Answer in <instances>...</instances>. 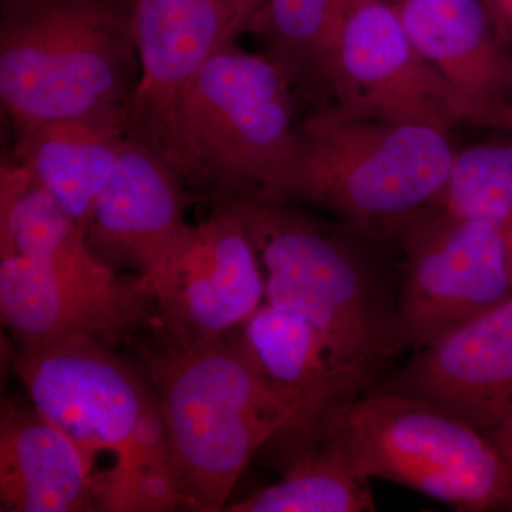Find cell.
<instances>
[{
	"label": "cell",
	"mask_w": 512,
	"mask_h": 512,
	"mask_svg": "<svg viewBox=\"0 0 512 512\" xmlns=\"http://www.w3.org/2000/svg\"><path fill=\"white\" fill-rule=\"evenodd\" d=\"M392 237L403 261L399 316L404 352L419 350L512 298V258L498 229L434 205Z\"/></svg>",
	"instance_id": "cell-8"
},
{
	"label": "cell",
	"mask_w": 512,
	"mask_h": 512,
	"mask_svg": "<svg viewBox=\"0 0 512 512\" xmlns=\"http://www.w3.org/2000/svg\"><path fill=\"white\" fill-rule=\"evenodd\" d=\"M350 0H266L254 28L292 86L326 83Z\"/></svg>",
	"instance_id": "cell-21"
},
{
	"label": "cell",
	"mask_w": 512,
	"mask_h": 512,
	"mask_svg": "<svg viewBox=\"0 0 512 512\" xmlns=\"http://www.w3.org/2000/svg\"><path fill=\"white\" fill-rule=\"evenodd\" d=\"M143 282L156 303L161 335L180 343L231 335L265 299L264 274L251 238L220 202H214L210 218L192 225L174 258Z\"/></svg>",
	"instance_id": "cell-12"
},
{
	"label": "cell",
	"mask_w": 512,
	"mask_h": 512,
	"mask_svg": "<svg viewBox=\"0 0 512 512\" xmlns=\"http://www.w3.org/2000/svg\"><path fill=\"white\" fill-rule=\"evenodd\" d=\"M13 363L30 403L79 448L100 511L180 508L150 377L86 336L18 348Z\"/></svg>",
	"instance_id": "cell-1"
},
{
	"label": "cell",
	"mask_w": 512,
	"mask_h": 512,
	"mask_svg": "<svg viewBox=\"0 0 512 512\" xmlns=\"http://www.w3.org/2000/svg\"><path fill=\"white\" fill-rule=\"evenodd\" d=\"M126 140L123 109H109L35 128L16 138L15 157L87 235Z\"/></svg>",
	"instance_id": "cell-18"
},
{
	"label": "cell",
	"mask_w": 512,
	"mask_h": 512,
	"mask_svg": "<svg viewBox=\"0 0 512 512\" xmlns=\"http://www.w3.org/2000/svg\"><path fill=\"white\" fill-rule=\"evenodd\" d=\"M392 5H396V3L404 2V0H389Z\"/></svg>",
	"instance_id": "cell-26"
},
{
	"label": "cell",
	"mask_w": 512,
	"mask_h": 512,
	"mask_svg": "<svg viewBox=\"0 0 512 512\" xmlns=\"http://www.w3.org/2000/svg\"><path fill=\"white\" fill-rule=\"evenodd\" d=\"M244 9L245 18H247L248 28H254L256 19H258L259 13L264 9L266 0H239Z\"/></svg>",
	"instance_id": "cell-25"
},
{
	"label": "cell",
	"mask_w": 512,
	"mask_h": 512,
	"mask_svg": "<svg viewBox=\"0 0 512 512\" xmlns=\"http://www.w3.org/2000/svg\"><path fill=\"white\" fill-rule=\"evenodd\" d=\"M407 36L476 113L511 128L512 55L484 0H404L393 5Z\"/></svg>",
	"instance_id": "cell-16"
},
{
	"label": "cell",
	"mask_w": 512,
	"mask_h": 512,
	"mask_svg": "<svg viewBox=\"0 0 512 512\" xmlns=\"http://www.w3.org/2000/svg\"><path fill=\"white\" fill-rule=\"evenodd\" d=\"M340 426L369 480L403 485L458 511H512V476L500 448L433 404L376 386Z\"/></svg>",
	"instance_id": "cell-7"
},
{
	"label": "cell",
	"mask_w": 512,
	"mask_h": 512,
	"mask_svg": "<svg viewBox=\"0 0 512 512\" xmlns=\"http://www.w3.org/2000/svg\"><path fill=\"white\" fill-rule=\"evenodd\" d=\"M494 439L512 424V298L451 330L382 383Z\"/></svg>",
	"instance_id": "cell-14"
},
{
	"label": "cell",
	"mask_w": 512,
	"mask_h": 512,
	"mask_svg": "<svg viewBox=\"0 0 512 512\" xmlns=\"http://www.w3.org/2000/svg\"><path fill=\"white\" fill-rule=\"evenodd\" d=\"M511 130H512V120H511Z\"/></svg>",
	"instance_id": "cell-27"
},
{
	"label": "cell",
	"mask_w": 512,
	"mask_h": 512,
	"mask_svg": "<svg viewBox=\"0 0 512 512\" xmlns=\"http://www.w3.org/2000/svg\"><path fill=\"white\" fill-rule=\"evenodd\" d=\"M292 84L266 55L234 43L202 66L184 104V138L195 187L211 198L282 201L298 156Z\"/></svg>",
	"instance_id": "cell-6"
},
{
	"label": "cell",
	"mask_w": 512,
	"mask_h": 512,
	"mask_svg": "<svg viewBox=\"0 0 512 512\" xmlns=\"http://www.w3.org/2000/svg\"><path fill=\"white\" fill-rule=\"evenodd\" d=\"M234 212L251 238L265 301L298 316L326 340L336 362L373 386L404 352L399 279L348 229L328 227L286 202L256 195L212 198Z\"/></svg>",
	"instance_id": "cell-2"
},
{
	"label": "cell",
	"mask_w": 512,
	"mask_h": 512,
	"mask_svg": "<svg viewBox=\"0 0 512 512\" xmlns=\"http://www.w3.org/2000/svg\"><path fill=\"white\" fill-rule=\"evenodd\" d=\"M0 511H100L96 485L79 448L32 403L2 402Z\"/></svg>",
	"instance_id": "cell-17"
},
{
	"label": "cell",
	"mask_w": 512,
	"mask_h": 512,
	"mask_svg": "<svg viewBox=\"0 0 512 512\" xmlns=\"http://www.w3.org/2000/svg\"><path fill=\"white\" fill-rule=\"evenodd\" d=\"M249 30L239 0H136L140 74L123 107L127 137L150 148L191 184L184 138L188 90L208 59Z\"/></svg>",
	"instance_id": "cell-9"
},
{
	"label": "cell",
	"mask_w": 512,
	"mask_h": 512,
	"mask_svg": "<svg viewBox=\"0 0 512 512\" xmlns=\"http://www.w3.org/2000/svg\"><path fill=\"white\" fill-rule=\"evenodd\" d=\"M493 13L498 28L508 42H512V0H484Z\"/></svg>",
	"instance_id": "cell-23"
},
{
	"label": "cell",
	"mask_w": 512,
	"mask_h": 512,
	"mask_svg": "<svg viewBox=\"0 0 512 512\" xmlns=\"http://www.w3.org/2000/svg\"><path fill=\"white\" fill-rule=\"evenodd\" d=\"M136 0H0V101L19 138L123 109L140 74Z\"/></svg>",
	"instance_id": "cell-4"
},
{
	"label": "cell",
	"mask_w": 512,
	"mask_h": 512,
	"mask_svg": "<svg viewBox=\"0 0 512 512\" xmlns=\"http://www.w3.org/2000/svg\"><path fill=\"white\" fill-rule=\"evenodd\" d=\"M340 424L326 439L289 464L278 483L228 504L225 511H376L370 480L357 470Z\"/></svg>",
	"instance_id": "cell-19"
},
{
	"label": "cell",
	"mask_w": 512,
	"mask_h": 512,
	"mask_svg": "<svg viewBox=\"0 0 512 512\" xmlns=\"http://www.w3.org/2000/svg\"><path fill=\"white\" fill-rule=\"evenodd\" d=\"M89 247L69 217L25 164L0 168V256L49 262Z\"/></svg>",
	"instance_id": "cell-20"
},
{
	"label": "cell",
	"mask_w": 512,
	"mask_h": 512,
	"mask_svg": "<svg viewBox=\"0 0 512 512\" xmlns=\"http://www.w3.org/2000/svg\"><path fill=\"white\" fill-rule=\"evenodd\" d=\"M456 153L437 128L329 107L298 128V156L281 202H311L367 237H392L437 204Z\"/></svg>",
	"instance_id": "cell-5"
},
{
	"label": "cell",
	"mask_w": 512,
	"mask_h": 512,
	"mask_svg": "<svg viewBox=\"0 0 512 512\" xmlns=\"http://www.w3.org/2000/svg\"><path fill=\"white\" fill-rule=\"evenodd\" d=\"M494 443L500 448L501 453L507 461L508 467H510L512 476V424L501 430L497 436L494 437Z\"/></svg>",
	"instance_id": "cell-24"
},
{
	"label": "cell",
	"mask_w": 512,
	"mask_h": 512,
	"mask_svg": "<svg viewBox=\"0 0 512 512\" xmlns=\"http://www.w3.org/2000/svg\"><path fill=\"white\" fill-rule=\"evenodd\" d=\"M237 336L269 392L292 414L291 426L275 437L288 464L332 434L349 407L376 387L339 366L313 326L269 303Z\"/></svg>",
	"instance_id": "cell-13"
},
{
	"label": "cell",
	"mask_w": 512,
	"mask_h": 512,
	"mask_svg": "<svg viewBox=\"0 0 512 512\" xmlns=\"http://www.w3.org/2000/svg\"><path fill=\"white\" fill-rule=\"evenodd\" d=\"M184 180L154 151L127 137L94 207L87 242L131 262L143 281L157 274L190 237Z\"/></svg>",
	"instance_id": "cell-15"
},
{
	"label": "cell",
	"mask_w": 512,
	"mask_h": 512,
	"mask_svg": "<svg viewBox=\"0 0 512 512\" xmlns=\"http://www.w3.org/2000/svg\"><path fill=\"white\" fill-rule=\"evenodd\" d=\"M436 205L493 225L512 258V144H478L458 151Z\"/></svg>",
	"instance_id": "cell-22"
},
{
	"label": "cell",
	"mask_w": 512,
	"mask_h": 512,
	"mask_svg": "<svg viewBox=\"0 0 512 512\" xmlns=\"http://www.w3.org/2000/svg\"><path fill=\"white\" fill-rule=\"evenodd\" d=\"M0 313L18 348L73 336L113 346L158 320L141 278L121 279L90 247L49 262L0 256Z\"/></svg>",
	"instance_id": "cell-11"
},
{
	"label": "cell",
	"mask_w": 512,
	"mask_h": 512,
	"mask_svg": "<svg viewBox=\"0 0 512 512\" xmlns=\"http://www.w3.org/2000/svg\"><path fill=\"white\" fill-rule=\"evenodd\" d=\"M326 84L335 107L350 116L444 133L460 123L478 124L467 101L413 45L389 0H350Z\"/></svg>",
	"instance_id": "cell-10"
},
{
	"label": "cell",
	"mask_w": 512,
	"mask_h": 512,
	"mask_svg": "<svg viewBox=\"0 0 512 512\" xmlns=\"http://www.w3.org/2000/svg\"><path fill=\"white\" fill-rule=\"evenodd\" d=\"M140 350L163 413L180 508L225 511L249 461L291 426V412L237 335L201 343L163 336Z\"/></svg>",
	"instance_id": "cell-3"
}]
</instances>
